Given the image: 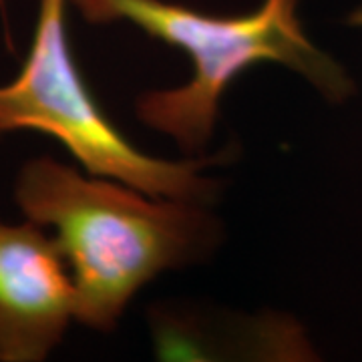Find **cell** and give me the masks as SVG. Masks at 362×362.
I'll return each instance as SVG.
<instances>
[{
	"label": "cell",
	"mask_w": 362,
	"mask_h": 362,
	"mask_svg": "<svg viewBox=\"0 0 362 362\" xmlns=\"http://www.w3.org/2000/svg\"><path fill=\"white\" fill-rule=\"evenodd\" d=\"M95 25L131 23L192 59V78L137 99L147 127L175 139L181 151L202 153L220 115L223 93L250 66L276 63L298 73L330 103L354 95L344 66L318 49L298 18L300 0H264L247 14L216 16L168 0H69Z\"/></svg>",
	"instance_id": "2"
},
{
	"label": "cell",
	"mask_w": 362,
	"mask_h": 362,
	"mask_svg": "<svg viewBox=\"0 0 362 362\" xmlns=\"http://www.w3.org/2000/svg\"><path fill=\"white\" fill-rule=\"evenodd\" d=\"M69 0H40L33 45L18 77L0 87V135L14 131L47 133L65 145L89 175L109 177L153 197L207 206L218 181L204 169L214 157L169 161L139 151L105 115L81 77L66 37Z\"/></svg>",
	"instance_id": "3"
},
{
	"label": "cell",
	"mask_w": 362,
	"mask_h": 362,
	"mask_svg": "<svg viewBox=\"0 0 362 362\" xmlns=\"http://www.w3.org/2000/svg\"><path fill=\"white\" fill-rule=\"evenodd\" d=\"M65 256L39 223H0V362L45 361L75 318Z\"/></svg>",
	"instance_id": "4"
},
{
	"label": "cell",
	"mask_w": 362,
	"mask_h": 362,
	"mask_svg": "<svg viewBox=\"0 0 362 362\" xmlns=\"http://www.w3.org/2000/svg\"><path fill=\"white\" fill-rule=\"evenodd\" d=\"M16 202L28 220L54 230L75 282V318L101 332L115 328L143 284L206 258L220 238V223L202 204L85 177L51 157L23 168Z\"/></svg>",
	"instance_id": "1"
},
{
	"label": "cell",
	"mask_w": 362,
	"mask_h": 362,
	"mask_svg": "<svg viewBox=\"0 0 362 362\" xmlns=\"http://www.w3.org/2000/svg\"><path fill=\"white\" fill-rule=\"evenodd\" d=\"M0 6H2V0H0Z\"/></svg>",
	"instance_id": "5"
}]
</instances>
